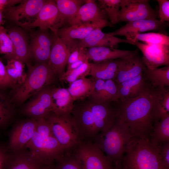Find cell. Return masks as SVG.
I'll return each instance as SVG.
<instances>
[{
	"label": "cell",
	"instance_id": "obj_1",
	"mask_svg": "<svg viewBox=\"0 0 169 169\" xmlns=\"http://www.w3.org/2000/svg\"><path fill=\"white\" fill-rule=\"evenodd\" d=\"M154 88L146 83L137 95L121 100L116 108V118L125 124L133 137L149 138L153 129L151 112Z\"/></svg>",
	"mask_w": 169,
	"mask_h": 169
},
{
	"label": "cell",
	"instance_id": "obj_2",
	"mask_svg": "<svg viewBox=\"0 0 169 169\" xmlns=\"http://www.w3.org/2000/svg\"><path fill=\"white\" fill-rule=\"evenodd\" d=\"M78 101L71 114L83 140L92 141L114 122L116 108L110 102L96 101L90 96Z\"/></svg>",
	"mask_w": 169,
	"mask_h": 169
},
{
	"label": "cell",
	"instance_id": "obj_3",
	"mask_svg": "<svg viewBox=\"0 0 169 169\" xmlns=\"http://www.w3.org/2000/svg\"><path fill=\"white\" fill-rule=\"evenodd\" d=\"M121 161L124 169H162L158 147L149 138L133 137Z\"/></svg>",
	"mask_w": 169,
	"mask_h": 169
},
{
	"label": "cell",
	"instance_id": "obj_4",
	"mask_svg": "<svg viewBox=\"0 0 169 169\" xmlns=\"http://www.w3.org/2000/svg\"><path fill=\"white\" fill-rule=\"evenodd\" d=\"M133 137L128 127L116 118L106 131L98 135L92 141L113 163H121L127 145Z\"/></svg>",
	"mask_w": 169,
	"mask_h": 169
},
{
	"label": "cell",
	"instance_id": "obj_5",
	"mask_svg": "<svg viewBox=\"0 0 169 169\" xmlns=\"http://www.w3.org/2000/svg\"><path fill=\"white\" fill-rule=\"evenodd\" d=\"M27 77L24 82L14 89L12 99L18 104H21L32 97L45 87L50 86L56 76L48 63L26 64Z\"/></svg>",
	"mask_w": 169,
	"mask_h": 169
},
{
	"label": "cell",
	"instance_id": "obj_6",
	"mask_svg": "<svg viewBox=\"0 0 169 169\" xmlns=\"http://www.w3.org/2000/svg\"><path fill=\"white\" fill-rule=\"evenodd\" d=\"M46 118L53 136L65 150L75 147L83 141L71 114L58 115L51 113Z\"/></svg>",
	"mask_w": 169,
	"mask_h": 169
},
{
	"label": "cell",
	"instance_id": "obj_7",
	"mask_svg": "<svg viewBox=\"0 0 169 169\" xmlns=\"http://www.w3.org/2000/svg\"><path fill=\"white\" fill-rule=\"evenodd\" d=\"M73 150L82 169H114L113 163L92 141L83 140Z\"/></svg>",
	"mask_w": 169,
	"mask_h": 169
},
{
	"label": "cell",
	"instance_id": "obj_8",
	"mask_svg": "<svg viewBox=\"0 0 169 169\" xmlns=\"http://www.w3.org/2000/svg\"><path fill=\"white\" fill-rule=\"evenodd\" d=\"M24 148L34 153L46 165L54 163L65 151L53 135L42 136L36 131Z\"/></svg>",
	"mask_w": 169,
	"mask_h": 169
},
{
	"label": "cell",
	"instance_id": "obj_9",
	"mask_svg": "<svg viewBox=\"0 0 169 169\" xmlns=\"http://www.w3.org/2000/svg\"><path fill=\"white\" fill-rule=\"evenodd\" d=\"M47 0H23L3 11V18L22 27L33 22Z\"/></svg>",
	"mask_w": 169,
	"mask_h": 169
},
{
	"label": "cell",
	"instance_id": "obj_10",
	"mask_svg": "<svg viewBox=\"0 0 169 169\" xmlns=\"http://www.w3.org/2000/svg\"><path fill=\"white\" fill-rule=\"evenodd\" d=\"M65 23L55 0H47L35 19L21 28L29 29L38 27L41 29L50 30L53 33L57 34L59 29Z\"/></svg>",
	"mask_w": 169,
	"mask_h": 169
},
{
	"label": "cell",
	"instance_id": "obj_11",
	"mask_svg": "<svg viewBox=\"0 0 169 169\" xmlns=\"http://www.w3.org/2000/svg\"><path fill=\"white\" fill-rule=\"evenodd\" d=\"M108 26H113L106 19L96 22L63 26L59 29L57 35L71 52L93 30Z\"/></svg>",
	"mask_w": 169,
	"mask_h": 169
},
{
	"label": "cell",
	"instance_id": "obj_12",
	"mask_svg": "<svg viewBox=\"0 0 169 169\" xmlns=\"http://www.w3.org/2000/svg\"><path fill=\"white\" fill-rule=\"evenodd\" d=\"M158 11L152 8L148 0H122L118 15L119 22L142 19H156Z\"/></svg>",
	"mask_w": 169,
	"mask_h": 169
},
{
	"label": "cell",
	"instance_id": "obj_13",
	"mask_svg": "<svg viewBox=\"0 0 169 169\" xmlns=\"http://www.w3.org/2000/svg\"><path fill=\"white\" fill-rule=\"evenodd\" d=\"M49 30L39 29L29 35V51L31 59L36 64L48 63L53 40Z\"/></svg>",
	"mask_w": 169,
	"mask_h": 169
},
{
	"label": "cell",
	"instance_id": "obj_14",
	"mask_svg": "<svg viewBox=\"0 0 169 169\" xmlns=\"http://www.w3.org/2000/svg\"><path fill=\"white\" fill-rule=\"evenodd\" d=\"M52 87H45L33 96L23 107V114L35 120L48 117L52 113Z\"/></svg>",
	"mask_w": 169,
	"mask_h": 169
},
{
	"label": "cell",
	"instance_id": "obj_15",
	"mask_svg": "<svg viewBox=\"0 0 169 169\" xmlns=\"http://www.w3.org/2000/svg\"><path fill=\"white\" fill-rule=\"evenodd\" d=\"M168 26L167 22H162L159 20L142 19L127 22L115 31L109 33L115 36H124L127 39L132 40L135 36L139 33L150 31L167 35L166 28Z\"/></svg>",
	"mask_w": 169,
	"mask_h": 169
},
{
	"label": "cell",
	"instance_id": "obj_16",
	"mask_svg": "<svg viewBox=\"0 0 169 169\" xmlns=\"http://www.w3.org/2000/svg\"><path fill=\"white\" fill-rule=\"evenodd\" d=\"M134 43L142 52L141 59L147 69L169 65V45L150 44L139 41Z\"/></svg>",
	"mask_w": 169,
	"mask_h": 169
},
{
	"label": "cell",
	"instance_id": "obj_17",
	"mask_svg": "<svg viewBox=\"0 0 169 169\" xmlns=\"http://www.w3.org/2000/svg\"><path fill=\"white\" fill-rule=\"evenodd\" d=\"M37 120L30 118L17 123L12 129L9 136L8 148L10 151L23 148L35 131Z\"/></svg>",
	"mask_w": 169,
	"mask_h": 169
},
{
	"label": "cell",
	"instance_id": "obj_18",
	"mask_svg": "<svg viewBox=\"0 0 169 169\" xmlns=\"http://www.w3.org/2000/svg\"><path fill=\"white\" fill-rule=\"evenodd\" d=\"M46 165L25 148L10 151L4 169H44Z\"/></svg>",
	"mask_w": 169,
	"mask_h": 169
},
{
	"label": "cell",
	"instance_id": "obj_19",
	"mask_svg": "<svg viewBox=\"0 0 169 169\" xmlns=\"http://www.w3.org/2000/svg\"><path fill=\"white\" fill-rule=\"evenodd\" d=\"M71 52L65 43L54 33L53 40L48 63L59 79L65 72Z\"/></svg>",
	"mask_w": 169,
	"mask_h": 169
},
{
	"label": "cell",
	"instance_id": "obj_20",
	"mask_svg": "<svg viewBox=\"0 0 169 169\" xmlns=\"http://www.w3.org/2000/svg\"><path fill=\"white\" fill-rule=\"evenodd\" d=\"M6 29L13 43L16 59L24 64L30 63L31 59L29 51V37L26 31L16 25Z\"/></svg>",
	"mask_w": 169,
	"mask_h": 169
},
{
	"label": "cell",
	"instance_id": "obj_21",
	"mask_svg": "<svg viewBox=\"0 0 169 169\" xmlns=\"http://www.w3.org/2000/svg\"><path fill=\"white\" fill-rule=\"evenodd\" d=\"M122 43L134 45V42L131 40L120 38L109 33H104L101 29L98 28L93 30L84 38L80 41L77 47L88 48L106 47L114 48L119 44Z\"/></svg>",
	"mask_w": 169,
	"mask_h": 169
},
{
	"label": "cell",
	"instance_id": "obj_22",
	"mask_svg": "<svg viewBox=\"0 0 169 169\" xmlns=\"http://www.w3.org/2000/svg\"><path fill=\"white\" fill-rule=\"evenodd\" d=\"M146 68L141 58L137 54L121 59L116 75L113 80L119 84L134 78L142 73Z\"/></svg>",
	"mask_w": 169,
	"mask_h": 169
},
{
	"label": "cell",
	"instance_id": "obj_23",
	"mask_svg": "<svg viewBox=\"0 0 169 169\" xmlns=\"http://www.w3.org/2000/svg\"><path fill=\"white\" fill-rule=\"evenodd\" d=\"M107 18L95 0H86L69 25L96 22Z\"/></svg>",
	"mask_w": 169,
	"mask_h": 169
},
{
	"label": "cell",
	"instance_id": "obj_24",
	"mask_svg": "<svg viewBox=\"0 0 169 169\" xmlns=\"http://www.w3.org/2000/svg\"><path fill=\"white\" fill-rule=\"evenodd\" d=\"M86 54L89 59L94 62L123 59L136 54V51L119 49L106 47H95L87 48Z\"/></svg>",
	"mask_w": 169,
	"mask_h": 169
},
{
	"label": "cell",
	"instance_id": "obj_25",
	"mask_svg": "<svg viewBox=\"0 0 169 169\" xmlns=\"http://www.w3.org/2000/svg\"><path fill=\"white\" fill-rule=\"evenodd\" d=\"M52 113L56 115L71 114L74 101L67 89L52 87Z\"/></svg>",
	"mask_w": 169,
	"mask_h": 169
},
{
	"label": "cell",
	"instance_id": "obj_26",
	"mask_svg": "<svg viewBox=\"0 0 169 169\" xmlns=\"http://www.w3.org/2000/svg\"><path fill=\"white\" fill-rule=\"evenodd\" d=\"M169 115V90L167 87L154 88L153 102L151 112L152 122L159 121Z\"/></svg>",
	"mask_w": 169,
	"mask_h": 169
},
{
	"label": "cell",
	"instance_id": "obj_27",
	"mask_svg": "<svg viewBox=\"0 0 169 169\" xmlns=\"http://www.w3.org/2000/svg\"><path fill=\"white\" fill-rule=\"evenodd\" d=\"M120 59L90 63L89 75L94 79L113 80L116 75Z\"/></svg>",
	"mask_w": 169,
	"mask_h": 169
},
{
	"label": "cell",
	"instance_id": "obj_28",
	"mask_svg": "<svg viewBox=\"0 0 169 169\" xmlns=\"http://www.w3.org/2000/svg\"><path fill=\"white\" fill-rule=\"evenodd\" d=\"M146 84L142 73L132 79L116 83L119 99L122 100L137 95L143 90Z\"/></svg>",
	"mask_w": 169,
	"mask_h": 169
},
{
	"label": "cell",
	"instance_id": "obj_29",
	"mask_svg": "<svg viewBox=\"0 0 169 169\" xmlns=\"http://www.w3.org/2000/svg\"><path fill=\"white\" fill-rule=\"evenodd\" d=\"M93 83V79L80 78L69 84L67 89L74 101L82 100L90 96Z\"/></svg>",
	"mask_w": 169,
	"mask_h": 169
},
{
	"label": "cell",
	"instance_id": "obj_30",
	"mask_svg": "<svg viewBox=\"0 0 169 169\" xmlns=\"http://www.w3.org/2000/svg\"><path fill=\"white\" fill-rule=\"evenodd\" d=\"M153 126L149 138L151 144L158 147L169 142V115L155 122Z\"/></svg>",
	"mask_w": 169,
	"mask_h": 169
},
{
	"label": "cell",
	"instance_id": "obj_31",
	"mask_svg": "<svg viewBox=\"0 0 169 169\" xmlns=\"http://www.w3.org/2000/svg\"><path fill=\"white\" fill-rule=\"evenodd\" d=\"M142 74L145 80L150 81L153 87H168L169 65L151 70L146 68Z\"/></svg>",
	"mask_w": 169,
	"mask_h": 169
},
{
	"label": "cell",
	"instance_id": "obj_32",
	"mask_svg": "<svg viewBox=\"0 0 169 169\" xmlns=\"http://www.w3.org/2000/svg\"><path fill=\"white\" fill-rule=\"evenodd\" d=\"M12 99L4 91L0 90V128L9 124L13 117L15 110Z\"/></svg>",
	"mask_w": 169,
	"mask_h": 169
},
{
	"label": "cell",
	"instance_id": "obj_33",
	"mask_svg": "<svg viewBox=\"0 0 169 169\" xmlns=\"http://www.w3.org/2000/svg\"><path fill=\"white\" fill-rule=\"evenodd\" d=\"M86 0H55L58 8L69 25Z\"/></svg>",
	"mask_w": 169,
	"mask_h": 169
},
{
	"label": "cell",
	"instance_id": "obj_34",
	"mask_svg": "<svg viewBox=\"0 0 169 169\" xmlns=\"http://www.w3.org/2000/svg\"><path fill=\"white\" fill-rule=\"evenodd\" d=\"M24 64L16 59L7 60L6 70L15 85V88L22 84L26 79L27 74L24 70Z\"/></svg>",
	"mask_w": 169,
	"mask_h": 169
},
{
	"label": "cell",
	"instance_id": "obj_35",
	"mask_svg": "<svg viewBox=\"0 0 169 169\" xmlns=\"http://www.w3.org/2000/svg\"><path fill=\"white\" fill-rule=\"evenodd\" d=\"M98 4L113 25L119 22L118 15L122 0H98Z\"/></svg>",
	"mask_w": 169,
	"mask_h": 169
},
{
	"label": "cell",
	"instance_id": "obj_36",
	"mask_svg": "<svg viewBox=\"0 0 169 169\" xmlns=\"http://www.w3.org/2000/svg\"><path fill=\"white\" fill-rule=\"evenodd\" d=\"M54 162L55 169H82L74 155L73 148L65 150Z\"/></svg>",
	"mask_w": 169,
	"mask_h": 169
},
{
	"label": "cell",
	"instance_id": "obj_37",
	"mask_svg": "<svg viewBox=\"0 0 169 169\" xmlns=\"http://www.w3.org/2000/svg\"><path fill=\"white\" fill-rule=\"evenodd\" d=\"M0 54H4L3 57L7 60L16 59L13 42L3 26L0 27Z\"/></svg>",
	"mask_w": 169,
	"mask_h": 169
},
{
	"label": "cell",
	"instance_id": "obj_38",
	"mask_svg": "<svg viewBox=\"0 0 169 169\" xmlns=\"http://www.w3.org/2000/svg\"><path fill=\"white\" fill-rule=\"evenodd\" d=\"M139 41L150 44L169 45V37L159 33L138 34L135 36L132 41L134 42Z\"/></svg>",
	"mask_w": 169,
	"mask_h": 169
},
{
	"label": "cell",
	"instance_id": "obj_39",
	"mask_svg": "<svg viewBox=\"0 0 169 169\" xmlns=\"http://www.w3.org/2000/svg\"><path fill=\"white\" fill-rule=\"evenodd\" d=\"M87 49L77 47L71 51L67 62V70L69 71L75 69L85 62L89 61L86 54Z\"/></svg>",
	"mask_w": 169,
	"mask_h": 169
},
{
	"label": "cell",
	"instance_id": "obj_40",
	"mask_svg": "<svg viewBox=\"0 0 169 169\" xmlns=\"http://www.w3.org/2000/svg\"><path fill=\"white\" fill-rule=\"evenodd\" d=\"M90 63L89 61H87L75 69L70 71L66 70L59 79L70 84L78 79L86 77L89 74Z\"/></svg>",
	"mask_w": 169,
	"mask_h": 169
},
{
	"label": "cell",
	"instance_id": "obj_41",
	"mask_svg": "<svg viewBox=\"0 0 169 169\" xmlns=\"http://www.w3.org/2000/svg\"><path fill=\"white\" fill-rule=\"evenodd\" d=\"M116 83L113 79L105 80L102 90L101 101L117 102L119 100Z\"/></svg>",
	"mask_w": 169,
	"mask_h": 169
},
{
	"label": "cell",
	"instance_id": "obj_42",
	"mask_svg": "<svg viewBox=\"0 0 169 169\" xmlns=\"http://www.w3.org/2000/svg\"><path fill=\"white\" fill-rule=\"evenodd\" d=\"M15 85L8 75L5 66L0 59V90H4L8 88H15Z\"/></svg>",
	"mask_w": 169,
	"mask_h": 169
},
{
	"label": "cell",
	"instance_id": "obj_43",
	"mask_svg": "<svg viewBox=\"0 0 169 169\" xmlns=\"http://www.w3.org/2000/svg\"><path fill=\"white\" fill-rule=\"evenodd\" d=\"M37 120L35 131L42 136L53 135L49 122L47 118H41Z\"/></svg>",
	"mask_w": 169,
	"mask_h": 169
},
{
	"label": "cell",
	"instance_id": "obj_44",
	"mask_svg": "<svg viewBox=\"0 0 169 169\" xmlns=\"http://www.w3.org/2000/svg\"><path fill=\"white\" fill-rule=\"evenodd\" d=\"M158 3L159 10L158 16L160 22H167L169 21V0H157Z\"/></svg>",
	"mask_w": 169,
	"mask_h": 169
},
{
	"label": "cell",
	"instance_id": "obj_45",
	"mask_svg": "<svg viewBox=\"0 0 169 169\" xmlns=\"http://www.w3.org/2000/svg\"><path fill=\"white\" fill-rule=\"evenodd\" d=\"M162 169H169V142L158 146Z\"/></svg>",
	"mask_w": 169,
	"mask_h": 169
},
{
	"label": "cell",
	"instance_id": "obj_46",
	"mask_svg": "<svg viewBox=\"0 0 169 169\" xmlns=\"http://www.w3.org/2000/svg\"><path fill=\"white\" fill-rule=\"evenodd\" d=\"M9 153L7 146L0 145V169H4Z\"/></svg>",
	"mask_w": 169,
	"mask_h": 169
},
{
	"label": "cell",
	"instance_id": "obj_47",
	"mask_svg": "<svg viewBox=\"0 0 169 169\" xmlns=\"http://www.w3.org/2000/svg\"><path fill=\"white\" fill-rule=\"evenodd\" d=\"M23 0H0V11H3L5 9L18 4Z\"/></svg>",
	"mask_w": 169,
	"mask_h": 169
},
{
	"label": "cell",
	"instance_id": "obj_48",
	"mask_svg": "<svg viewBox=\"0 0 169 169\" xmlns=\"http://www.w3.org/2000/svg\"><path fill=\"white\" fill-rule=\"evenodd\" d=\"M121 163H116L114 164V169H124Z\"/></svg>",
	"mask_w": 169,
	"mask_h": 169
},
{
	"label": "cell",
	"instance_id": "obj_49",
	"mask_svg": "<svg viewBox=\"0 0 169 169\" xmlns=\"http://www.w3.org/2000/svg\"><path fill=\"white\" fill-rule=\"evenodd\" d=\"M44 169H55L54 163L46 165Z\"/></svg>",
	"mask_w": 169,
	"mask_h": 169
},
{
	"label": "cell",
	"instance_id": "obj_50",
	"mask_svg": "<svg viewBox=\"0 0 169 169\" xmlns=\"http://www.w3.org/2000/svg\"><path fill=\"white\" fill-rule=\"evenodd\" d=\"M3 19V12L0 11V27L4 23Z\"/></svg>",
	"mask_w": 169,
	"mask_h": 169
}]
</instances>
